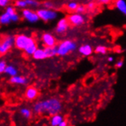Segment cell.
Returning a JSON list of instances; mask_svg holds the SVG:
<instances>
[{
    "label": "cell",
    "instance_id": "cell-21",
    "mask_svg": "<svg viewBox=\"0 0 126 126\" xmlns=\"http://www.w3.org/2000/svg\"><path fill=\"white\" fill-rule=\"evenodd\" d=\"M78 6V4L75 2H71L70 3L67 4V5H66V7H67V9L70 10V11H76L77 8Z\"/></svg>",
    "mask_w": 126,
    "mask_h": 126
},
{
    "label": "cell",
    "instance_id": "cell-14",
    "mask_svg": "<svg viewBox=\"0 0 126 126\" xmlns=\"http://www.w3.org/2000/svg\"><path fill=\"white\" fill-rule=\"evenodd\" d=\"M63 120V118L62 115H59V113L55 114L54 115H52L50 119V125L52 126H59L60 123Z\"/></svg>",
    "mask_w": 126,
    "mask_h": 126
},
{
    "label": "cell",
    "instance_id": "cell-13",
    "mask_svg": "<svg viewBox=\"0 0 126 126\" xmlns=\"http://www.w3.org/2000/svg\"><path fill=\"white\" fill-rule=\"evenodd\" d=\"M10 82L14 84H19V85H25L27 83L28 80L26 78L23 77H20V76H13L12 77L11 79H10Z\"/></svg>",
    "mask_w": 126,
    "mask_h": 126
},
{
    "label": "cell",
    "instance_id": "cell-27",
    "mask_svg": "<svg viewBox=\"0 0 126 126\" xmlns=\"http://www.w3.org/2000/svg\"><path fill=\"white\" fill-rule=\"evenodd\" d=\"M7 12L8 14H9L10 16H12L13 14L16 13V11H15L14 8H12V7H11V6H9L8 8L6 9V12Z\"/></svg>",
    "mask_w": 126,
    "mask_h": 126
},
{
    "label": "cell",
    "instance_id": "cell-33",
    "mask_svg": "<svg viewBox=\"0 0 126 126\" xmlns=\"http://www.w3.org/2000/svg\"><path fill=\"white\" fill-rule=\"evenodd\" d=\"M68 124H67V122H66V121H64V120H63L61 123H60V125H59V126H66Z\"/></svg>",
    "mask_w": 126,
    "mask_h": 126
},
{
    "label": "cell",
    "instance_id": "cell-11",
    "mask_svg": "<svg viewBox=\"0 0 126 126\" xmlns=\"http://www.w3.org/2000/svg\"><path fill=\"white\" fill-rule=\"evenodd\" d=\"M32 57L35 60H44V59L47 58L45 54V51H44L43 48H37L33 53Z\"/></svg>",
    "mask_w": 126,
    "mask_h": 126
},
{
    "label": "cell",
    "instance_id": "cell-7",
    "mask_svg": "<svg viewBox=\"0 0 126 126\" xmlns=\"http://www.w3.org/2000/svg\"><path fill=\"white\" fill-rule=\"evenodd\" d=\"M22 16L25 20L29 22H32V23H34V22H36L39 20L38 14L30 9H24L22 12Z\"/></svg>",
    "mask_w": 126,
    "mask_h": 126
},
{
    "label": "cell",
    "instance_id": "cell-15",
    "mask_svg": "<svg viewBox=\"0 0 126 126\" xmlns=\"http://www.w3.org/2000/svg\"><path fill=\"white\" fill-rule=\"evenodd\" d=\"M115 7L124 15L126 14V3L125 0H116Z\"/></svg>",
    "mask_w": 126,
    "mask_h": 126
},
{
    "label": "cell",
    "instance_id": "cell-6",
    "mask_svg": "<svg viewBox=\"0 0 126 126\" xmlns=\"http://www.w3.org/2000/svg\"><path fill=\"white\" fill-rule=\"evenodd\" d=\"M67 21L69 22V24L73 26H79L82 25L84 21V17L82 16V14L79 13H75V14H72L68 17Z\"/></svg>",
    "mask_w": 126,
    "mask_h": 126
},
{
    "label": "cell",
    "instance_id": "cell-28",
    "mask_svg": "<svg viewBox=\"0 0 126 126\" xmlns=\"http://www.w3.org/2000/svg\"><path fill=\"white\" fill-rule=\"evenodd\" d=\"M11 20L12 21H18L19 20V16H18L16 12L15 13V14H13L12 16H11Z\"/></svg>",
    "mask_w": 126,
    "mask_h": 126
},
{
    "label": "cell",
    "instance_id": "cell-30",
    "mask_svg": "<svg viewBox=\"0 0 126 126\" xmlns=\"http://www.w3.org/2000/svg\"><path fill=\"white\" fill-rule=\"evenodd\" d=\"M95 8V3L94 2H90L88 5H87V9H90V10H92Z\"/></svg>",
    "mask_w": 126,
    "mask_h": 126
},
{
    "label": "cell",
    "instance_id": "cell-2",
    "mask_svg": "<svg viewBox=\"0 0 126 126\" xmlns=\"http://www.w3.org/2000/svg\"><path fill=\"white\" fill-rule=\"evenodd\" d=\"M14 45L19 50H25L26 54L32 56L38 48L35 40L25 34L17 35L14 39Z\"/></svg>",
    "mask_w": 126,
    "mask_h": 126
},
{
    "label": "cell",
    "instance_id": "cell-31",
    "mask_svg": "<svg viewBox=\"0 0 126 126\" xmlns=\"http://www.w3.org/2000/svg\"><path fill=\"white\" fill-rule=\"evenodd\" d=\"M123 64H124L123 61H118V62L116 63L115 66H117V67H118V68H120V67H122V66H123Z\"/></svg>",
    "mask_w": 126,
    "mask_h": 126
},
{
    "label": "cell",
    "instance_id": "cell-16",
    "mask_svg": "<svg viewBox=\"0 0 126 126\" xmlns=\"http://www.w3.org/2000/svg\"><path fill=\"white\" fill-rule=\"evenodd\" d=\"M47 57H51L57 55V47H45L44 48Z\"/></svg>",
    "mask_w": 126,
    "mask_h": 126
},
{
    "label": "cell",
    "instance_id": "cell-34",
    "mask_svg": "<svg viewBox=\"0 0 126 126\" xmlns=\"http://www.w3.org/2000/svg\"><path fill=\"white\" fill-rule=\"evenodd\" d=\"M108 61H109V62H112V61H114V57H109L108 58Z\"/></svg>",
    "mask_w": 126,
    "mask_h": 126
},
{
    "label": "cell",
    "instance_id": "cell-25",
    "mask_svg": "<svg viewBox=\"0 0 126 126\" xmlns=\"http://www.w3.org/2000/svg\"><path fill=\"white\" fill-rule=\"evenodd\" d=\"M85 11H86V8H85V7H84L83 5H78L77 8V9H76V12H77V13L82 14V13H83Z\"/></svg>",
    "mask_w": 126,
    "mask_h": 126
},
{
    "label": "cell",
    "instance_id": "cell-26",
    "mask_svg": "<svg viewBox=\"0 0 126 126\" xmlns=\"http://www.w3.org/2000/svg\"><path fill=\"white\" fill-rule=\"evenodd\" d=\"M44 6L45 7V8H47V9H53L54 7V5L51 2H44Z\"/></svg>",
    "mask_w": 126,
    "mask_h": 126
},
{
    "label": "cell",
    "instance_id": "cell-3",
    "mask_svg": "<svg viewBox=\"0 0 126 126\" xmlns=\"http://www.w3.org/2000/svg\"><path fill=\"white\" fill-rule=\"evenodd\" d=\"M77 48V44L70 40H66L62 41L57 47V55L66 56Z\"/></svg>",
    "mask_w": 126,
    "mask_h": 126
},
{
    "label": "cell",
    "instance_id": "cell-29",
    "mask_svg": "<svg viewBox=\"0 0 126 126\" xmlns=\"http://www.w3.org/2000/svg\"><path fill=\"white\" fill-rule=\"evenodd\" d=\"M9 4V0H0V6L5 7L7 6Z\"/></svg>",
    "mask_w": 126,
    "mask_h": 126
},
{
    "label": "cell",
    "instance_id": "cell-22",
    "mask_svg": "<svg viewBox=\"0 0 126 126\" xmlns=\"http://www.w3.org/2000/svg\"><path fill=\"white\" fill-rule=\"evenodd\" d=\"M16 5L19 7V8H25V7L28 6L25 0H18L16 2Z\"/></svg>",
    "mask_w": 126,
    "mask_h": 126
},
{
    "label": "cell",
    "instance_id": "cell-19",
    "mask_svg": "<svg viewBox=\"0 0 126 126\" xmlns=\"http://www.w3.org/2000/svg\"><path fill=\"white\" fill-rule=\"evenodd\" d=\"M20 112L21 114V115L25 117V118H31L32 116V111L30 109H28L27 108H24V109H21Z\"/></svg>",
    "mask_w": 126,
    "mask_h": 126
},
{
    "label": "cell",
    "instance_id": "cell-8",
    "mask_svg": "<svg viewBox=\"0 0 126 126\" xmlns=\"http://www.w3.org/2000/svg\"><path fill=\"white\" fill-rule=\"evenodd\" d=\"M69 22L66 18H62L58 21L56 27V32L59 34L65 33L69 28Z\"/></svg>",
    "mask_w": 126,
    "mask_h": 126
},
{
    "label": "cell",
    "instance_id": "cell-9",
    "mask_svg": "<svg viewBox=\"0 0 126 126\" xmlns=\"http://www.w3.org/2000/svg\"><path fill=\"white\" fill-rule=\"evenodd\" d=\"M42 41L45 47H54L56 46V39L50 33H44L42 35Z\"/></svg>",
    "mask_w": 126,
    "mask_h": 126
},
{
    "label": "cell",
    "instance_id": "cell-1",
    "mask_svg": "<svg viewBox=\"0 0 126 126\" xmlns=\"http://www.w3.org/2000/svg\"><path fill=\"white\" fill-rule=\"evenodd\" d=\"M62 109V105L61 101L55 99L51 98L46 100L39 101L35 103L33 110L36 114H47L49 115H54L61 112Z\"/></svg>",
    "mask_w": 126,
    "mask_h": 126
},
{
    "label": "cell",
    "instance_id": "cell-24",
    "mask_svg": "<svg viewBox=\"0 0 126 126\" xmlns=\"http://www.w3.org/2000/svg\"><path fill=\"white\" fill-rule=\"evenodd\" d=\"M6 63L4 61H0V73H4L5 72V67H6Z\"/></svg>",
    "mask_w": 126,
    "mask_h": 126
},
{
    "label": "cell",
    "instance_id": "cell-17",
    "mask_svg": "<svg viewBox=\"0 0 126 126\" xmlns=\"http://www.w3.org/2000/svg\"><path fill=\"white\" fill-rule=\"evenodd\" d=\"M12 21L11 20V16L7 12L2 14L1 16H0V23L2 25H6L9 24Z\"/></svg>",
    "mask_w": 126,
    "mask_h": 126
},
{
    "label": "cell",
    "instance_id": "cell-12",
    "mask_svg": "<svg viewBox=\"0 0 126 126\" xmlns=\"http://www.w3.org/2000/svg\"><path fill=\"white\" fill-rule=\"evenodd\" d=\"M79 52L83 56H90L93 53V48L89 44H84V45L79 47Z\"/></svg>",
    "mask_w": 126,
    "mask_h": 126
},
{
    "label": "cell",
    "instance_id": "cell-4",
    "mask_svg": "<svg viewBox=\"0 0 126 126\" xmlns=\"http://www.w3.org/2000/svg\"><path fill=\"white\" fill-rule=\"evenodd\" d=\"M14 39L12 36H6L0 40V56L5 54L14 46Z\"/></svg>",
    "mask_w": 126,
    "mask_h": 126
},
{
    "label": "cell",
    "instance_id": "cell-32",
    "mask_svg": "<svg viewBox=\"0 0 126 126\" xmlns=\"http://www.w3.org/2000/svg\"><path fill=\"white\" fill-rule=\"evenodd\" d=\"M111 0H99V2L102 3V4H108L110 2Z\"/></svg>",
    "mask_w": 126,
    "mask_h": 126
},
{
    "label": "cell",
    "instance_id": "cell-5",
    "mask_svg": "<svg viewBox=\"0 0 126 126\" xmlns=\"http://www.w3.org/2000/svg\"><path fill=\"white\" fill-rule=\"evenodd\" d=\"M39 19H42L44 21L54 20L57 17V12L50 9H42L37 12Z\"/></svg>",
    "mask_w": 126,
    "mask_h": 126
},
{
    "label": "cell",
    "instance_id": "cell-18",
    "mask_svg": "<svg viewBox=\"0 0 126 126\" xmlns=\"http://www.w3.org/2000/svg\"><path fill=\"white\" fill-rule=\"evenodd\" d=\"M5 73H7L8 75L13 77V76H16L17 75V70L16 69V67H14L13 66H6L5 70Z\"/></svg>",
    "mask_w": 126,
    "mask_h": 126
},
{
    "label": "cell",
    "instance_id": "cell-10",
    "mask_svg": "<svg viewBox=\"0 0 126 126\" xmlns=\"http://www.w3.org/2000/svg\"><path fill=\"white\" fill-rule=\"evenodd\" d=\"M38 95V91L34 86H29L25 92V97L29 100H33L37 98Z\"/></svg>",
    "mask_w": 126,
    "mask_h": 126
},
{
    "label": "cell",
    "instance_id": "cell-23",
    "mask_svg": "<svg viewBox=\"0 0 126 126\" xmlns=\"http://www.w3.org/2000/svg\"><path fill=\"white\" fill-rule=\"evenodd\" d=\"M25 2L27 3V5H31L33 7H37L39 5V3L35 0H25Z\"/></svg>",
    "mask_w": 126,
    "mask_h": 126
},
{
    "label": "cell",
    "instance_id": "cell-20",
    "mask_svg": "<svg viewBox=\"0 0 126 126\" xmlns=\"http://www.w3.org/2000/svg\"><path fill=\"white\" fill-rule=\"evenodd\" d=\"M95 53L101 54H105L107 52V48L105 46L99 45V46H97L95 47Z\"/></svg>",
    "mask_w": 126,
    "mask_h": 126
}]
</instances>
